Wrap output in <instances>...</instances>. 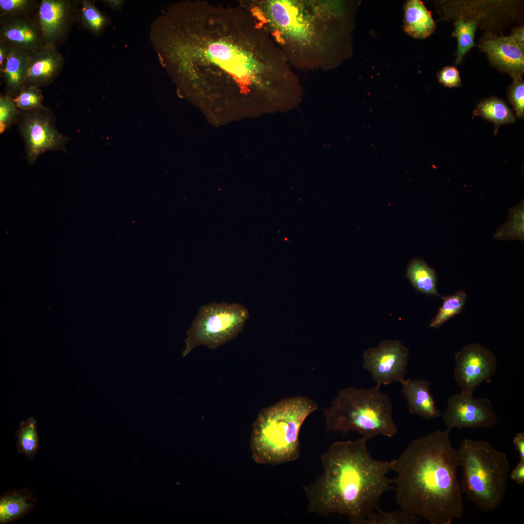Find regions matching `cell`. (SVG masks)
<instances>
[{
	"label": "cell",
	"mask_w": 524,
	"mask_h": 524,
	"mask_svg": "<svg viewBox=\"0 0 524 524\" xmlns=\"http://www.w3.org/2000/svg\"><path fill=\"white\" fill-rule=\"evenodd\" d=\"M366 518L365 524H416L421 518L401 509L383 511L379 508Z\"/></svg>",
	"instance_id": "83f0119b"
},
{
	"label": "cell",
	"mask_w": 524,
	"mask_h": 524,
	"mask_svg": "<svg viewBox=\"0 0 524 524\" xmlns=\"http://www.w3.org/2000/svg\"><path fill=\"white\" fill-rule=\"evenodd\" d=\"M18 452L33 458L39 449V437L36 420L33 417L20 422L16 434Z\"/></svg>",
	"instance_id": "603a6c76"
},
{
	"label": "cell",
	"mask_w": 524,
	"mask_h": 524,
	"mask_svg": "<svg viewBox=\"0 0 524 524\" xmlns=\"http://www.w3.org/2000/svg\"><path fill=\"white\" fill-rule=\"evenodd\" d=\"M81 2L70 0H42L34 19L42 33L44 45L57 47L68 37L78 19Z\"/></svg>",
	"instance_id": "4fadbf2b"
},
{
	"label": "cell",
	"mask_w": 524,
	"mask_h": 524,
	"mask_svg": "<svg viewBox=\"0 0 524 524\" xmlns=\"http://www.w3.org/2000/svg\"><path fill=\"white\" fill-rule=\"evenodd\" d=\"M450 429L437 430L412 440L391 461L395 500L403 510L431 524H450L462 517L464 502L457 475V449Z\"/></svg>",
	"instance_id": "7a4b0ae2"
},
{
	"label": "cell",
	"mask_w": 524,
	"mask_h": 524,
	"mask_svg": "<svg viewBox=\"0 0 524 524\" xmlns=\"http://www.w3.org/2000/svg\"><path fill=\"white\" fill-rule=\"evenodd\" d=\"M379 384L366 389H341L324 411L326 428L344 435L356 431L367 441L379 435L393 437L397 427L393 417V405Z\"/></svg>",
	"instance_id": "8992f818"
},
{
	"label": "cell",
	"mask_w": 524,
	"mask_h": 524,
	"mask_svg": "<svg viewBox=\"0 0 524 524\" xmlns=\"http://www.w3.org/2000/svg\"><path fill=\"white\" fill-rule=\"evenodd\" d=\"M83 27L91 33L99 36L107 25L108 18L90 0L81 2L78 19Z\"/></svg>",
	"instance_id": "cb8c5ba5"
},
{
	"label": "cell",
	"mask_w": 524,
	"mask_h": 524,
	"mask_svg": "<svg viewBox=\"0 0 524 524\" xmlns=\"http://www.w3.org/2000/svg\"><path fill=\"white\" fill-rule=\"evenodd\" d=\"M510 478L517 484L524 485V460L520 459L519 462L511 471Z\"/></svg>",
	"instance_id": "836d02e7"
},
{
	"label": "cell",
	"mask_w": 524,
	"mask_h": 524,
	"mask_svg": "<svg viewBox=\"0 0 524 524\" xmlns=\"http://www.w3.org/2000/svg\"><path fill=\"white\" fill-rule=\"evenodd\" d=\"M163 25L164 64L181 92L201 105L271 102L297 83L278 46L240 4L179 2Z\"/></svg>",
	"instance_id": "6da1fadb"
},
{
	"label": "cell",
	"mask_w": 524,
	"mask_h": 524,
	"mask_svg": "<svg viewBox=\"0 0 524 524\" xmlns=\"http://www.w3.org/2000/svg\"><path fill=\"white\" fill-rule=\"evenodd\" d=\"M102 1L108 6L115 10L120 9L122 7L123 2L122 0H103Z\"/></svg>",
	"instance_id": "74e56055"
},
{
	"label": "cell",
	"mask_w": 524,
	"mask_h": 524,
	"mask_svg": "<svg viewBox=\"0 0 524 524\" xmlns=\"http://www.w3.org/2000/svg\"><path fill=\"white\" fill-rule=\"evenodd\" d=\"M455 359L454 376L462 392L473 393L482 383H490L497 369L494 354L479 344L464 346L456 353Z\"/></svg>",
	"instance_id": "7c38bea8"
},
{
	"label": "cell",
	"mask_w": 524,
	"mask_h": 524,
	"mask_svg": "<svg viewBox=\"0 0 524 524\" xmlns=\"http://www.w3.org/2000/svg\"><path fill=\"white\" fill-rule=\"evenodd\" d=\"M409 352L398 340H384L377 346L364 351L362 367L377 384L401 383L405 379Z\"/></svg>",
	"instance_id": "8fae6325"
},
{
	"label": "cell",
	"mask_w": 524,
	"mask_h": 524,
	"mask_svg": "<svg viewBox=\"0 0 524 524\" xmlns=\"http://www.w3.org/2000/svg\"><path fill=\"white\" fill-rule=\"evenodd\" d=\"M19 110L13 98L5 94L0 97V132L3 133L16 123Z\"/></svg>",
	"instance_id": "4dcf8cb0"
},
{
	"label": "cell",
	"mask_w": 524,
	"mask_h": 524,
	"mask_svg": "<svg viewBox=\"0 0 524 524\" xmlns=\"http://www.w3.org/2000/svg\"><path fill=\"white\" fill-rule=\"evenodd\" d=\"M402 393L407 400L410 414L431 419L441 416V412L430 392V383L426 379H405Z\"/></svg>",
	"instance_id": "e0dca14e"
},
{
	"label": "cell",
	"mask_w": 524,
	"mask_h": 524,
	"mask_svg": "<svg viewBox=\"0 0 524 524\" xmlns=\"http://www.w3.org/2000/svg\"><path fill=\"white\" fill-rule=\"evenodd\" d=\"M405 31L416 38L429 36L435 29V24L430 13L419 0H408L404 8Z\"/></svg>",
	"instance_id": "ffe728a7"
},
{
	"label": "cell",
	"mask_w": 524,
	"mask_h": 524,
	"mask_svg": "<svg viewBox=\"0 0 524 524\" xmlns=\"http://www.w3.org/2000/svg\"><path fill=\"white\" fill-rule=\"evenodd\" d=\"M30 53L11 47L3 65L0 67L6 95L15 98L24 87Z\"/></svg>",
	"instance_id": "ac0fdd59"
},
{
	"label": "cell",
	"mask_w": 524,
	"mask_h": 524,
	"mask_svg": "<svg viewBox=\"0 0 524 524\" xmlns=\"http://www.w3.org/2000/svg\"><path fill=\"white\" fill-rule=\"evenodd\" d=\"M14 101L19 110L28 111L43 108V96L39 87L34 86L23 87L14 98Z\"/></svg>",
	"instance_id": "f546056e"
},
{
	"label": "cell",
	"mask_w": 524,
	"mask_h": 524,
	"mask_svg": "<svg viewBox=\"0 0 524 524\" xmlns=\"http://www.w3.org/2000/svg\"><path fill=\"white\" fill-rule=\"evenodd\" d=\"M64 63L63 56L54 46L44 45L30 53L24 87H40L51 83L61 73Z\"/></svg>",
	"instance_id": "9a60e30c"
},
{
	"label": "cell",
	"mask_w": 524,
	"mask_h": 524,
	"mask_svg": "<svg viewBox=\"0 0 524 524\" xmlns=\"http://www.w3.org/2000/svg\"><path fill=\"white\" fill-rule=\"evenodd\" d=\"M513 83L508 90L509 100L512 104L518 117L524 115V83L521 75L513 76Z\"/></svg>",
	"instance_id": "1f68e13d"
},
{
	"label": "cell",
	"mask_w": 524,
	"mask_h": 524,
	"mask_svg": "<svg viewBox=\"0 0 524 524\" xmlns=\"http://www.w3.org/2000/svg\"><path fill=\"white\" fill-rule=\"evenodd\" d=\"M367 440L336 442L321 456L323 474L303 487L309 513L347 516L351 524H365L378 508L382 495L393 489L391 461L376 459Z\"/></svg>",
	"instance_id": "3957f363"
},
{
	"label": "cell",
	"mask_w": 524,
	"mask_h": 524,
	"mask_svg": "<svg viewBox=\"0 0 524 524\" xmlns=\"http://www.w3.org/2000/svg\"><path fill=\"white\" fill-rule=\"evenodd\" d=\"M248 316L247 310L237 303L213 302L201 307L186 332L183 356L196 346L215 349L233 339L243 330Z\"/></svg>",
	"instance_id": "ba28073f"
},
{
	"label": "cell",
	"mask_w": 524,
	"mask_h": 524,
	"mask_svg": "<svg viewBox=\"0 0 524 524\" xmlns=\"http://www.w3.org/2000/svg\"><path fill=\"white\" fill-rule=\"evenodd\" d=\"M317 408L313 401L296 396L262 409L252 427L250 448L254 460L276 465L297 459L301 427Z\"/></svg>",
	"instance_id": "5b68a950"
},
{
	"label": "cell",
	"mask_w": 524,
	"mask_h": 524,
	"mask_svg": "<svg viewBox=\"0 0 524 524\" xmlns=\"http://www.w3.org/2000/svg\"><path fill=\"white\" fill-rule=\"evenodd\" d=\"M0 40L11 47L28 53L44 46L41 32L34 18L27 16L1 18Z\"/></svg>",
	"instance_id": "5bb4252c"
},
{
	"label": "cell",
	"mask_w": 524,
	"mask_h": 524,
	"mask_svg": "<svg viewBox=\"0 0 524 524\" xmlns=\"http://www.w3.org/2000/svg\"><path fill=\"white\" fill-rule=\"evenodd\" d=\"M524 203L510 210L507 222L496 231L494 237L498 239L524 240Z\"/></svg>",
	"instance_id": "d4e9b609"
},
{
	"label": "cell",
	"mask_w": 524,
	"mask_h": 524,
	"mask_svg": "<svg viewBox=\"0 0 524 524\" xmlns=\"http://www.w3.org/2000/svg\"><path fill=\"white\" fill-rule=\"evenodd\" d=\"M474 114L492 122L496 128L515 121V117L508 106L503 101L496 98L482 101L474 111Z\"/></svg>",
	"instance_id": "7402d4cb"
},
{
	"label": "cell",
	"mask_w": 524,
	"mask_h": 524,
	"mask_svg": "<svg viewBox=\"0 0 524 524\" xmlns=\"http://www.w3.org/2000/svg\"><path fill=\"white\" fill-rule=\"evenodd\" d=\"M462 469L460 487L467 499L490 512L502 503L508 487L507 455L489 442L464 439L457 449Z\"/></svg>",
	"instance_id": "52a82bcc"
},
{
	"label": "cell",
	"mask_w": 524,
	"mask_h": 524,
	"mask_svg": "<svg viewBox=\"0 0 524 524\" xmlns=\"http://www.w3.org/2000/svg\"><path fill=\"white\" fill-rule=\"evenodd\" d=\"M473 393L462 392L450 396L442 415L447 428H490L499 422L491 400L475 398Z\"/></svg>",
	"instance_id": "30bf717a"
},
{
	"label": "cell",
	"mask_w": 524,
	"mask_h": 524,
	"mask_svg": "<svg viewBox=\"0 0 524 524\" xmlns=\"http://www.w3.org/2000/svg\"><path fill=\"white\" fill-rule=\"evenodd\" d=\"M443 302L438 312L432 320L430 328H438L451 317L460 312L465 305L466 294L460 291L454 295L442 297Z\"/></svg>",
	"instance_id": "484cf974"
},
{
	"label": "cell",
	"mask_w": 524,
	"mask_h": 524,
	"mask_svg": "<svg viewBox=\"0 0 524 524\" xmlns=\"http://www.w3.org/2000/svg\"><path fill=\"white\" fill-rule=\"evenodd\" d=\"M524 29L523 27L517 28L513 30L512 34L509 37L514 43L522 47H524Z\"/></svg>",
	"instance_id": "d590c367"
},
{
	"label": "cell",
	"mask_w": 524,
	"mask_h": 524,
	"mask_svg": "<svg viewBox=\"0 0 524 524\" xmlns=\"http://www.w3.org/2000/svg\"><path fill=\"white\" fill-rule=\"evenodd\" d=\"M440 82L449 87H458L461 85V81L458 70L453 66H446L438 73Z\"/></svg>",
	"instance_id": "d6a6232c"
},
{
	"label": "cell",
	"mask_w": 524,
	"mask_h": 524,
	"mask_svg": "<svg viewBox=\"0 0 524 524\" xmlns=\"http://www.w3.org/2000/svg\"><path fill=\"white\" fill-rule=\"evenodd\" d=\"M38 3L32 0H0V18L27 16L34 18Z\"/></svg>",
	"instance_id": "f1b7e54d"
},
{
	"label": "cell",
	"mask_w": 524,
	"mask_h": 524,
	"mask_svg": "<svg viewBox=\"0 0 524 524\" xmlns=\"http://www.w3.org/2000/svg\"><path fill=\"white\" fill-rule=\"evenodd\" d=\"M16 123L25 144L26 158L31 164L47 151H66L69 138L57 129L55 116L49 108L19 110Z\"/></svg>",
	"instance_id": "9c48e42d"
},
{
	"label": "cell",
	"mask_w": 524,
	"mask_h": 524,
	"mask_svg": "<svg viewBox=\"0 0 524 524\" xmlns=\"http://www.w3.org/2000/svg\"><path fill=\"white\" fill-rule=\"evenodd\" d=\"M10 47L4 41L0 40V67H1L7 57Z\"/></svg>",
	"instance_id": "8d00e7d4"
},
{
	"label": "cell",
	"mask_w": 524,
	"mask_h": 524,
	"mask_svg": "<svg viewBox=\"0 0 524 524\" xmlns=\"http://www.w3.org/2000/svg\"><path fill=\"white\" fill-rule=\"evenodd\" d=\"M477 22L474 20L459 19L455 22L453 35L458 39V48L456 63L461 62L465 53L474 46V38Z\"/></svg>",
	"instance_id": "4316f807"
},
{
	"label": "cell",
	"mask_w": 524,
	"mask_h": 524,
	"mask_svg": "<svg viewBox=\"0 0 524 524\" xmlns=\"http://www.w3.org/2000/svg\"><path fill=\"white\" fill-rule=\"evenodd\" d=\"M481 49L493 63L510 72L512 77L523 73L524 47L509 36L489 37L482 42Z\"/></svg>",
	"instance_id": "2e32d148"
},
{
	"label": "cell",
	"mask_w": 524,
	"mask_h": 524,
	"mask_svg": "<svg viewBox=\"0 0 524 524\" xmlns=\"http://www.w3.org/2000/svg\"><path fill=\"white\" fill-rule=\"evenodd\" d=\"M35 503L28 488L4 492L0 498V523H10L24 517L33 509Z\"/></svg>",
	"instance_id": "d6986e66"
},
{
	"label": "cell",
	"mask_w": 524,
	"mask_h": 524,
	"mask_svg": "<svg viewBox=\"0 0 524 524\" xmlns=\"http://www.w3.org/2000/svg\"><path fill=\"white\" fill-rule=\"evenodd\" d=\"M512 442L520 456V459L524 460V433H517Z\"/></svg>",
	"instance_id": "e575fe53"
},
{
	"label": "cell",
	"mask_w": 524,
	"mask_h": 524,
	"mask_svg": "<svg viewBox=\"0 0 524 524\" xmlns=\"http://www.w3.org/2000/svg\"><path fill=\"white\" fill-rule=\"evenodd\" d=\"M407 276L417 291L441 297L437 293V277L434 270L422 260L415 258L411 261L407 269Z\"/></svg>",
	"instance_id": "44dd1931"
},
{
	"label": "cell",
	"mask_w": 524,
	"mask_h": 524,
	"mask_svg": "<svg viewBox=\"0 0 524 524\" xmlns=\"http://www.w3.org/2000/svg\"><path fill=\"white\" fill-rule=\"evenodd\" d=\"M239 3L270 36L288 64L302 69L327 68L335 11L331 2L245 0Z\"/></svg>",
	"instance_id": "277c9868"
}]
</instances>
